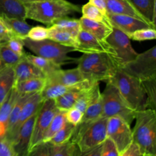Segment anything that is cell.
I'll return each instance as SVG.
<instances>
[{
  "mask_svg": "<svg viewBox=\"0 0 156 156\" xmlns=\"http://www.w3.org/2000/svg\"><path fill=\"white\" fill-rule=\"evenodd\" d=\"M76 63L86 78L99 82H108L119 68L114 56L107 52L83 53Z\"/></svg>",
  "mask_w": 156,
  "mask_h": 156,
  "instance_id": "obj_1",
  "label": "cell"
},
{
  "mask_svg": "<svg viewBox=\"0 0 156 156\" xmlns=\"http://www.w3.org/2000/svg\"><path fill=\"white\" fill-rule=\"evenodd\" d=\"M24 4L26 19L33 20L48 26L57 19L80 12L78 5L66 0H44Z\"/></svg>",
  "mask_w": 156,
  "mask_h": 156,
  "instance_id": "obj_2",
  "label": "cell"
},
{
  "mask_svg": "<svg viewBox=\"0 0 156 156\" xmlns=\"http://www.w3.org/2000/svg\"><path fill=\"white\" fill-rule=\"evenodd\" d=\"M132 141L136 143L143 153L156 156V112L146 108L135 112Z\"/></svg>",
  "mask_w": 156,
  "mask_h": 156,
  "instance_id": "obj_3",
  "label": "cell"
},
{
  "mask_svg": "<svg viewBox=\"0 0 156 156\" xmlns=\"http://www.w3.org/2000/svg\"><path fill=\"white\" fill-rule=\"evenodd\" d=\"M108 82L116 87L124 101L132 110L136 112L147 108V98L140 80L119 68Z\"/></svg>",
  "mask_w": 156,
  "mask_h": 156,
  "instance_id": "obj_4",
  "label": "cell"
},
{
  "mask_svg": "<svg viewBox=\"0 0 156 156\" xmlns=\"http://www.w3.org/2000/svg\"><path fill=\"white\" fill-rule=\"evenodd\" d=\"M108 118L101 116L96 119L81 121L75 126L70 141L83 151L102 144L107 138Z\"/></svg>",
  "mask_w": 156,
  "mask_h": 156,
  "instance_id": "obj_5",
  "label": "cell"
},
{
  "mask_svg": "<svg viewBox=\"0 0 156 156\" xmlns=\"http://www.w3.org/2000/svg\"><path fill=\"white\" fill-rule=\"evenodd\" d=\"M24 46L28 48L36 55L50 60L60 65L76 63L77 58H73L68 54L75 51L73 47L66 46L50 39L41 41H33L26 37L22 39Z\"/></svg>",
  "mask_w": 156,
  "mask_h": 156,
  "instance_id": "obj_6",
  "label": "cell"
},
{
  "mask_svg": "<svg viewBox=\"0 0 156 156\" xmlns=\"http://www.w3.org/2000/svg\"><path fill=\"white\" fill-rule=\"evenodd\" d=\"M102 105V116L107 118L118 116L130 125L134 121L135 112L132 110L124 101L116 87L110 82L101 92Z\"/></svg>",
  "mask_w": 156,
  "mask_h": 156,
  "instance_id": "obj_7",
  "label": "cell"
},
{
  "mask_svg": "<svg viewBox=\"0 0 156 156\" xmlns=\"http://www.w3.org/2000/svg\"><path fill=\"white\" fill-rule=\"evenodd\" d=\"M119 68L141 82L156 77V46L138 54L133 60Z\"/></svg>",
  "mask_w": 156,
  "mask_h": 156,
  "instance_id": "obj_8",
  "label": "cell"
},
{
  "mask_svg": "<svg viewBox=\"0 0 156 156\" xmlns=\"http://www.w3.org/2000/svg\"><path fill=\"white\" fill-rule=\"evenodd\" d=\"M105 41L115 52V58L119 68L133 60L138 55L132 48L129 37L116 27H113L112 32Z\"/></svg>",
  "mask_w": 156,
  "mask_h": 156,
  "instance_id": "obj_9",
  "label": "cell"
},
{
  "mask_svg": "<svg viewBox=\"0 0 156 156\" xmlns=\"http://www.w3.org/2000/svg\"><path fill=\"white\" fill-rule=\"evenodd\" d=\"M58 110L54 99L43 101L37 113L28 152L42 141L45 132Z\"/></svg>",
  "mask_w": 156,
  "mask_h": 156,
  "instance_id": "obj_10",
  "label": "cell"
},
{
  "mask_svg": "<svg viewBox=\"0 0 156 156\" xmlns=\"http://www.w3.org/2000/svg\"><path fill=\"white\" fill-rule=\"evenodd\" d=\"M107 138L113 141L119 153L127 147L133 140L130 125L118 116L108 118Z\"/></svg>",
  "mask_w": 156,
  "mask_h": 156,
  "instance_id": "obj_11",
  "label": "cell"
},
{
  "mask_svg": "<svg viewBox=\"0 0 156 156\" xmlns=\"http://www.w3.org/2000/svg\"><path fill=\"white\" fill-rule=\"evenodd\" d=\"M46 81L49 83H60L80 90L87 89L94 83L98 82L86 78L77 67L68 69L61 68L46 77Z\"/></svg>",
  "mask_w": 156,
  "mask_h": 156,
  "instance_id": "obj_12",
  "label": "cell"
},
{
  "mask_svg": "<svg viewBox=\"0 0 156 156\" xmlns=\"http://www.w3.org/2000/svg\"><path fill=\"white\" fill-rule=\"evenodd\" d=\"M43 101L40 92L31 94L24 104L16 122L12 129L7 132L5 138L12 144L18 135L20 127L29 118L38 112Z\"/></svg>",
  "mask_w": 156,
  "mask_h": 156,
  "instance_id": "obj_13",
  "label": "cell"
},
{
  "mask_svg": "<svg viewBox=\"0 0 156 156\" xmlns=\"http://www.w3.org/2000/svg\"><path fill=\"white\" fill-rule=\"evenodd\" d=\"M75 51L82 53L107 52L113 55L114 57L115 56L113 49L105 40H99L82 29L77 37V46L75 48Z\"/></svg>",
  "mask_w": 156,
  "mask_h": 156,
  "instance_id": "obj_14",
  "label": "cell"
},
{
  "mask_svg": "<svg viewBox=\"0 0 156 156\" xmlns=\"http://www.w3.org/2000/svg\"><path fill=\"white\" fill-rule=\"evenodd\" d=\"M107 16L113 27L121 30L127 36L139 29L153 28L146 22L132 16L109 13L107 14Z\"/></svg>",
  "mask_w": 156,
  "mask_h": 156,
  "instance_id": "obj_15",
  "label": "cell"
},
{
  "mask_svg": "<svg viewBox=\"0 0 156 156\" xmlns=\"http://www.w3.org/2000/svg\"><path fill=\"white\" fill-rule=\"evenodd\" d=\"M37 113L22 125L15 140L12 143L14 151L17 156L27 155V154Z\"/></svg>",
  "mask_w": 156,
  "mask_h": 156,
  "instance_id": "obj_16",
  "label": "cell"
},
{
  "mask_svg": "<svg viewBox=\"0 0 156 156\" xmlns=\"http://www.w3.org/2000/svg\"><path fill=\"white\" fill-rule=\"evenodd\" d=\"M14 73L15 84L32 78H46L45 76L38 68L26 58L25 55L14 66Z\"/></svg>",
  "mask_w": 156,
  "mask_h": 156,
  "instance_id": "obj_17",
  "label": "cell"
},
{
  "mask_svg": "<svg viewBox=\"0 0 156 156\" xmlns=\"http://www.w3.org/2000/svg\"><path fill=\"white\" fill-rule=\"evenodd\" d=\"M19 96L14 87L0 105V140L5 138L12 107Z\"/></svg>",
  "mask_w": 156,
  "mask_h": 156,
  "instance_id": "obj_18",
  "label": "cell"
},
{
  "mask_svg": "<svg viewBox=\"0 0 156 156\" xmlns=\"http://www.w3.org/2000/svg\"><path fill=\"white\" fill-rule=\"evenodd\" d=\"M144 21L155 29L156 0H127Z\"/></svg>",
  "mask_w": 156,
  "mask_h": 156,
  "instance_id": "obj_19",
  "label": "cell"
},
{
  "mask_svg": "<svg viewBox=\"0 0 156 156\" xmlns=\"http://www.w3.org/2000/svg\"><path fill=\"white\" fill-rule=\"evenodd\" d=\"M79 21L82 30L92 34L101 40H105L113 30V27H110L104 23L91 20L83 16L79 19Z\"/></svg>",
  "mask_w": 156,
  "mask_h": 156,
  "instance_id": "obj_20",
  "label": "cell"
},
{
  "mask_svg": "<svg viewBox=\"0 0 156 156\" xmlns=\"http://www.w3.org/2000/svg\"><path fill=\"white\" fill-rule=\"evenodd\" d=\"M0 16L26 20V8L20 0H0Z\"/></svg>",
  "mask_w": 156,
  "mask_h": 156,
  "instance_id": "obj_21",
  "label": "cell"
},
{
  "mask_svg": "<svg viewBox=\"0 0 156 156\" xmlns=\"http://www.w3.org/2000/svg\"><path fill=\"white\" fill-rule=\"evenodd\" d=\"M105 1L107 14L127 15L145 21L127 0H105Z\"/></svg>",
  "mask_w": 156,
  "mask_h": 156,
  "instance_id": "obj_22",
  "label": "cell"
},
{
  "mask_svg": "<svg viewBox=\"0 0 156 156\" xmlns=\"http://www.w3.org/2000/svg\"><path fill=\"white\" fill-rule=\"evenodd\" d=\"M26 58L38 68L46 78L61 69V66L47 58L32 54H25Z\"/></svg>",
  "mask_w": 156,
  "mask_h": 156,
  "instance_id": "obj_23",
  "label": "cell"
},
{
  "mask_svg": "<svg viewBox=\"0 0 156 156\" xmlns=\"http://www.w3.org/2000/svg\"><path fill=\"white\" fill-rule=\"evenodd\" d=\"M14 84V67L6 66L0 72V105L13 88Z\"/></svg>",
  "mask_w": 156,
  "mask_h": 156,
  "instance_id": "obj_24",
  "label": "cell"
},
{
  "mask_svg": "<svg viewBox=\"0 0 156 156\" xmlns=\"http://www.w3.org/2000/svg\"><path fill=\"white\" fill-rule=\"evenodd\" d=\"M46 84V78H32L15 83L13 86L20 94L41 92Z\"/></svg>",
  "mask_w": 156,
  "mask_h": 156,
  "instance_id": "obj_25",
  "label": "cell"
},
{
  "mask_svg": "<svg viewBox=\"0 0 156 156\" xmlns=\"http://www.w3.org/2000/svg\"><path fill=\"white\" fill-rule=\"evenodd\" d=\"M48 39L64 46L75 48L77 46V38L69 32L58 27H49Z\"/></svg>",
  "mask_w": 156,
  "mask_h": 156,
  "instance_id": "obj_26",
  "label": "cell"
},
{
  "mask_svg": "<svg viewBox=\"0 0 156 156\" xmlns=\"http://www.w3.org/2000/svg\"><path fill=\"white\" fill-rule=\"evenodd\" d=\"M73 89L77 88L57 83H49L46 81V84L40 93L43 101L48 99L54 100Z\"/></svg>",
  "mask_w": 156,
  "mask_h": 156,
  "instance_id": "obj_27",
  "label": "cell"
},
{
  "mask_svg": "<svg viewBox=\"0 0 156 156\" xmlns=\"http://www.w3.org/2000/svg\"><path fill=\"white\" fill-rule=\"evenodd\" d=\"M85 90L73 89L56 98L54 99V101L57 108L59 110L66 111L68 109L73 107L77 100Z\"/></svg>",
  "mask_w": 156,
  "mask_h": 156,
  "instance_id": "obj_28",
  "label": "cell"
},
{
  "mask_svg": "<svg viewBox=\"0 0 156 156\" xmlns=\"http://www.w3.org/2000/svg\"><path fill=\"white\" fill-rule=\"evenodd\" d=\"M102 105L101 92H98L92 99L85 111L83 113L81 121H87L96 119L102 116Z\"/></svg>",
  "mask_w": 156,
  "mask_h": 156,
  "instance_id": "obj_29",
  "label": "cell"
},
{
  "mask_svg": "<svg viewBox=\"0 0 156 156\" xmlns=\"http://www.w3.org/2000/svg\"><path fill=\"white\" fill-rule=\"evenodd\" d=\"M49 26H53L62 29L69 32L73 37L77 38L79 32L81 30V26L79 20L65 16L53 21Z\"/></svg>",
  "mask_w": 156,
  "mask_h": 156,
  "instance_id": "obj_30",
  "label": "cell"
},
{
  "mask_svg": "<svg viewBox=\"0 0 156 156\" xmlns=\"http://www.w3.org/2000/svg\"><path fill=\"white\" fill-rule=\"evenodd\" d=\"M65 115L66 111L58 110L57 112L45 132L42 141H49L53 136L63 127L66 122Z\"/></svg>",
  "mask_w": 156,
  "mask_h": 156,
  "instance_id": "obj_31",
  "label": "cell"
},
{
  "mask_svg": "<svg viewBox=\"0 0 156 156\" xmlns=\"http://www.w3.org/2000/svg\"><path fill=\"white\" fill-rule=\"evenodd\" d=\"M9 26L16 37L21 39L27 37V34L32 26L27 23L25 20L17 18H9L4 16H1Z\"/></svg>",
  "mask_w": 156,
  "mask_h": 156,
  "instance_id": "obj_32",
  "label": "cell"
},
{
  "mask_svg": "<svg viewBox=\"0 0 156 156\" xmlns=\"http://www.w3.org/2000/svg\"><path fill=\"white\" fill-rule=\"evenodd\" d=\"M82 16L88 19L102 23L110 27H113L108 16H105L97 7L90 2L84 4L81 9Z\"/></svg>",
  "mask_w": 156,
  "mask_h": 156,
  "instance_id": "obj_33",
  "label": "cell"
},
{
  "mask_svg": "<svg viewBox=\"0 0 156 156\" xmlns=\"http://www.w3.org/2000/svg\"><path fill=\"white\" fill-rule=\"evenodd\" d=\"M74 129V126L66 121L63 127L49 140V142L53 145L57 146L69 141Z\"/></svg>",
  "mask_w": 156,
  "mask_h": 156,
  "instance_id": "obj_34",
  "label": "cell"
},
{
  "mask_svg": "<svg viewBox=\"0 0 156 156\" xmlns=\"http://www.w3.org/2000/svg\"><path fill=\"white\" fill-rule=\"evenodd\" d=\"M147 101V108L155 110L156 108V77L142 81Z\"/></svg>",
  "mask_w": 156,
  "mask_h": 156,
  "instance_id": "obj_35",
  "label": "cell"
},
{
  "mask_svg": "<svg viewBox=\"0 0 156 156\" xmlns=\"http://www.w3.org/2000/svg\"><path fill=\"white\" fill-rule=\"evenodd\" d=\"M24 56L15 53L5 43H0V58L5 66L14 67Z\"/></svg>",
  "mask_w": 156,
  "mask_h": 156,
  "instance_id": "obj_36",
  "label": "cell"
},
{
  "mask_svg": "<svg viewBox=\"0 0 156 156\" xmlns=\"http://www.w3.org/2000/svg\"><path fill=\"white\" fill-rule=\"evenodd\" d=\"M31 94H20L16 99L13 107L12 109V111L10 112L9 119V123H8V127H7V132H9L12 127L14 126L15 122L17 121V119L19 116V115L20 113V112L26 102V101L28 99V98L30 96Z\"/></svg>",
  "mask_w": 156,
  "mask_h": 156,
  "instance_id": "obj_37",
  "label": "cell"
},
{
  "mask_svg": "<svg viewBox=\"0 0 156 156\" xmlns=\"http://www.w3.org/2000/svg\"><path fill=\"white\" fill-rule=\"evenodd\" d=\"M53 146L49 141H41L30 150L27 156H51Z\"/></svg>",
  "mask_w": 156,
  "mask_h": 156,
  "instance_id": "obj_38",
  "label": "cell"
},
{
  "mask_svg": "<svg viewBox=\"0 0 156 156\" xmlns=\"http://www.w3.org/2000/svg\"><path fill=\"white\" fill-rule=\"evenodd\" d=\"M128 37L130 39L138 41L154 40L156 38V31L155 29L152 27L144 28L135 31Z\"/></svg>",
  "mask_w": 156,
  "mask_h": 156,
  "instance_id": "obj_39",
  "label": "cell"
},
{
  "mask_svg": "<svg viewBox=\"0 0 156 156\" xmlns=\"http://www.w3.org/2000/svg\"><path fill=\"white\" fill-rule=\"evenodd\" d=\"M75 148V144L71 141L61 145H54L51 156H74Z\"/></svg>",
  "mask_w": 156,
  "mask_h": 156,
  "instance_id": "obj_40",
  "label": "cell"
},
{
  "mask_svg": "<svg viewBox=\"0 0 156 156\" xmlns=\"http://www.w3.org/2000/svg\"><path fill=\"white\" fill-rule=\"evenodd\" d=\"M49 29L43 26L32 27L27 37L33 41H41L48 38Z\"/></svg>",
  "mask_w": 156,
  "mask_h": 156,
  "instance_id": "obj_41",
  "label": "cell"
},
{
  "mask_svg": "<svg viewBox=\"0 0 156 156\" xmlns=\"http://www.w3.org/2000/svg\"><path fill=\"white\" fill-rule=\"evenodd\" d=\"M5 43L12 51L18 55L24 56L25 55L26 52L24 51V44L21 38L14 36Z\"/></svg>",
  "mask_w": 156,
  "mask_h": 156,
  "instance_id": "obj_42",
  "label": "cell"
},
{
  "mask_svg": "<svg viewBox=\"0 0 156 156\" xmlns=\"http://www.w3.org/2000/svg\"><path fill=\"white\" fill-rule=\"evenodd\" d=\"M83 115V113L81 111L72 107L66 111V120L68 122L76 126L81 122Z\"/></svg>",
  "mask_w": 156,
  "mask_h": 156,
  "instance_id": "obj_43",
  "label": "cell"
},
{
  "mask_svg": "<svg viewBox=\"0 0 156 156\" xmlns=\"http://www.w3.org/2000/svg\"><path fill=\"white\" fill-rule=\"evenodd\" d=\"M119 153L112 140L107 138L102 143L101 156H119Z\"/></svg>",
  "mask_w": 156,
  "mask_h": 156,
  "instance_id": "obj_44",
  "label": "cell"
},
{
  "mask_svg": "<svg viewBox=\"0 0 156 156\" xmlns=\"http://www.w3.org/2000/svg\"><path fill=\"white\" fill-rule=\"evenodd\" d=\"M14 36L15 35L10 27L0 16V43H6Z\"/></svg>",
  "mask_w": 156,
  "mask_h": 156,
  "instance_id": "obj_45",
  "label": "cell"
},
{
  "mask_svg": "<svg viewBox=\"0 0 156 156\" xmlns=\"http://www.w3.org/2000/svg\"><path fill=\"white\" fill-rule=\"evenodd\" d=\"M102 143L83 151L78 149L76 146L74 151V156H101Z\"/></svg>",
  "mask_w": 156,
  "mask_h": 156,
  "instance_id": "obj_46",
  "label": "cell"
},
{
  "mask_svg": "<svg viewBox=\"0 0 156 156\" xmlns=\"http://www.w3.org/2000/svg\"><path fill=\"white\" fill-rule=\"evenodd\" d=\"M0 156H17L12 144L5 138L0 140Z\"/></svg>",
  "mask_w": 156,
  "mask_h": 156,
  "instance_id": "obj_47",
  "label": "cell"
},
{
  "mask_svg": "<svg viewBox=\"0 0 156 156\" xmlns=\"http://www.w3.org/2000/svg\"><path fill=\"white\" fill-rule=\"evenodd\" d=\"M142 152L139 146L132 141L127 147L119 153V156H141Z\"/></svg>",
  "mask_w": 156,
  "mask_h": 156,
  "instance_id": "obj_48",
  "label": "cell"
},
{
  "mask_svg": "<svg viewBox=\"0 0 156 156\" xmlns=\"http://www.w3.org/2000/svg\"><path fill=\"white\" fill-rule=\"evenodd\" d=\"M89 2L97 7L105 16H107V12L105 0H89Z\"/></svg>",
  "mask_w": 156,
  "mask_h": 156,
  "instance_id": "obj_49",
  "label": "cell"
},
{
  "mask_svg": "<svg viewBox=\"0 0 156 156\" xmlns=\"http://www.w3.org/2000/svg\"><path fill=\"white\" fill-rule=\"evenodd\" d=\"M23 4L25 3H29V2H38V1H41L44 0H20Z\"/></svg>",
  "mask_w": 156,
  "mask_h": 156,
  "instance_id": "obj_50",
  "label": "cell"
},
{
  "mask_svg": "<svg viewBox=\"0 0 156 156\" xmlns=\"http://www.w3.org/2000/svg\"><path fill=\"white\" fill-rule=\"evenodd\" d=\"M6 66L3 63V62H2V60L0 58V72Z\"/></svg>",
  "mask_w": 156,
  "mask_h": 156,
  "instance_id": "obj_51",
  "label": "cell"
},
{
  "mask_svg": "<svg viewBox=\"0 0 156 156\" xmlns=\"http://www.w3.org/2000/svg\"><path fill=\"white\" fill-rule=\"evenodd\" d=\"M141 156H152V155H151L150 154H147V153H143L141 154Z\"/></svg>",
  "mask_w": 156,
  "mask_h": 156,
  "instance_id": "obj_52",
  "label": "cell"
},
{
  "mask_svg": "<svg viewBox=\"0 0 156 156\" xmlns=\"http://www.w3.org/2000/svg\"><path fill=\"white\" fill-rule=\"evenodd\" d=\"M23 156H27V155H23Z\"/></svg>",
  "mask_w": 156,
  "mask_h": 156,
  "instance_id": "obj_53",
  "label": "cell"
}]
</instances>
